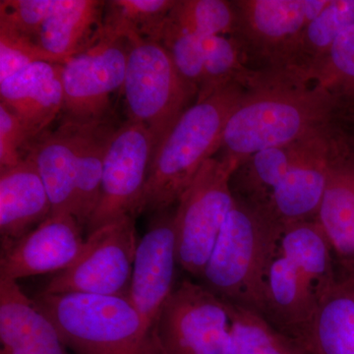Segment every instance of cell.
Returning <instances> with one entry per match:
<instances>
[{
    "label": "cell",
    "mask_w": 354,
    "mask_h": 354,
    "mask_svg": "<svg viewBox=\"0 0 354 354\" xmlns=\"http://www.w3.org/2000/svg\"><path fill=\"white\" fill-rule=\"evenodd\" d=\"M164 354H232L227 305L202 283L176 286L155 324Z\"/></svg>",
    "instance_id": "9c48e42d"
},
{
    "label": "cell",
    "mask_w": 354,
    "mask_h": 354,
    "mask_svg": "<svg viewBox=\"0 0 354 354\" xmlns=\"http://www.w3.org/2000/svg\"><path fill=\"white\" fill-rule=\"evenodd\" d=\"M32 300L72 354H164L129 298L39 293Z\"/></svg>",
    "instance_id": "277c9868"
},
{
    "label": "cell",
    "mask_w": 354,
    "mask_h": 354,
    "mask_svg": "<svg viewBox=\"0 0 354 354\" xmlns=\"http://www.w3.org/2000/svg\"><path fill=\"white\" fill-rule=\"evenodd\" d=\"M316 299L297 344L309 354H354V270L335 266L332 278L317 286Z\"/></svg>",
    "instance_id": "2e32d148"
},
{
    "label": "cell",
    "mask_w": 354,
    "mask_h": 354,
    "mask_svg": "<svg viewBox=\"0 0 354 354\" xmlns=\"http://www.w3.org/2000/svg\"><path fill=\"white\" fill-rule=\"evenodd\" d=\"M260 78V72L244 64L232 37L213 36L204 39V69L197 100L206 99L230 84H239L249 90Z\"/></svg>",
    "instance_id": "f1b7e54d"
},
{
    "label": "cell",
    "mask_w": 354,
    "mask_h": 354,
    "mask_svg": "<svg viewBox=\"0 0 354 354\" xmlns=\"http://www.w3.org/2000/svg\"><path fill=\"white\" fill-rule=\"evenodd\" d=\"M88 122L60 120L57 129L46 130L25 148L48 191L51 214L76 215L77 160Z\"/></svg>",
    "instance_id": "e0dca14e"
},
{
    "label": "cell",
    "mask_w": 354,
    "mask_h": 354,
    "mask_svg": "<svg viewBox=\"0 0 354 354\" xmlns=\"http://www.w3.org/2000/svg\"><path fill=\"white\" fill-rule=\"evenodd\" d=\"M353 122H354V115L353 116Z\"/></svg>",
    "instance_id": "d590c367"
},
{
    "label": "cell",
    "mask_w": 354,
    "mask_h": 354,
    "mask_svg": "<svg viewBox=\"0 0 354 354\" xmlns=\"http://www.w3.org/2000/svg\"><path fill=\"white\" fill-rule=\"evenodd\" d=\"M204 39L169 16L158 37V41L167 50L179 75L197 95L204 69Z\"/></svg>",
    "instance_id": "1f68e13d"
},
{
    "label": "cell",
    "mask_w": 354,
    "mask_h": 354,
    "mask_svg": "<svg viewBox=\"0 0 354 354\" xmlns=\"http://www.w3.org/2000/svg\"><path fill=\"white\" fill-rule=\"evenodd\" d=\"M176 0H111L106 2L102 37L111 39H153L160 31Z\"/></svg>",
    "instance_id": "4316f807"
},
{
    "label": "cell",
    "mask_w": 354,
    "mask_h": 354,
    "mask_svg": "<svg viewBox=\"0 0 354 354\" xmlns=\"http://www.w3.org/2000/svg\"><path fill=\"white\" fill-rule=\"evenodd\" d=\"M62 65L36 62L0 81V104L19 120L28 143L46 131L62 113Z\"/></svg>",
    "instance_id": "9a60e30c"
},
{
    "label": "cell",
    "mask_w": 354,
    "mask_h": 354,
    "mask_svg": "<svg viewBox=\"0 0 354 354\" xmlns=\"http://www.w3.org/2000/svg\"><path fill=\"white\" fill-rule=\"evenodd\" d=\"M316 302L315 288L290 261L278 253L268 274L261 315L297 342L311 322Z\"/></svg>",
    "instance_id": "7402d4cb"
},
{
    "label": "cell",
    "mask_w": 354,
    "mask_h": 354,
    "mask_svg": "<svg viewBox=\"0 0 354 354\" xmlns=\"http://www.w3.org/2000/svg\"><path fill=\"white\" fill-rule=\"evenodd\" d=\"M279 253L290 261L315 290L334 274V250L316 220L286 227L279 242Z\"/></svg>",
    "instance_id": "484cf974"
},
{
    "label": "cell",
    "mask_w": 354,
    "mask_h": 354,
    "mask_svg": "<svg viewBox=\"0 0 354 354\" xmlns=\"http://www.w3.org/2000/svg\"><path fill=\"white\" fill-rule=\"evenodd\" d=\"M169 17L204 39L230 36L235 22L234 4L225 0H176Z\"/></svg>",
    "instance_id": "4dcf8cb0"
},
{
    "label": "cell",
    "mask_w": 354,
    "mask_h": 354,
    "mask_svg": "<svg viewBox=\"0 0 354 354\" xmlns=\"http://www.w3.org/2000/svg\"><path fill=\"white\" fill-rule=\"evenodd\" d=\"M225 304L230 316L232 354H309L258 312Z\"/></svg>",
    "instance_id": "83f0119b"
},
{
    "label": "cell",
    "mask_w": 354,
    "mask_h": 354,
    "mask_svg": "<svg viewBox=\"0 0 354 354\" xmlns=\"http://www.w3.org/2000/svg\"><path fill=\"white\" fill-rule=\"evenodd\" d=\"M51 215L46 186L31 160L0 169L1 251L39 227Z\"/></svg>",
    "instance_id": "ffe728a7"
},
{
    "label": "cell",
    "mask_w": 354,
    "mask_h": 354,
    "mask_svg": "<svg viewBox=\"0 0 354 354\" xmlns=\"http://www.w3.org/2000/svg\"><path fill=\"white\" fill-rule=\"evenodd\" d=\"M316 221L332 244L335 262L354 270V145L333 165Z\"/></svg>",
    "instance_id": "603a6c76"
},
{
    "label": "cell",
    "mask_w": 354,
    "mask_h": 354,
    "mask_svg": "<svg viewBox=\"0 0 354 354\" xmlns=\"http://www.w3.org/2000/svg\"><path fill=\"white\" fill-rule=\"evenodd\" d=\"M84 230L73 216L51 214L39 227L1 251L0 279L17 281L64 271L85 250Z\"/></svg>",
    "instance_id": "4fadbf2b"
},
{
    "label": "cell",
    "mask_w": 354,
    "mask_h": 354,
    "mask_svg": "<svg viewBox=\"0 0 354 354\" xmlns=\"http://www.w3.org/2000/svg\"><path fill=\"white\" fill-rule=\"evenodd\" d=\"M0 354H72L53 321L9 279H0Z\"/></svg>",
    "instance_id": "d6986e66"
},
{
    "label": "cell",
    "mask_w": 354,
    "mask_h": 354,
    "mask_svg": "<svg viewBox=\"0 0 354 354\" xmlns=\"http://www.w3.org/2000/svg\"><path fill=\"white\" fill-rule=\"evenodd\" d=\"M349 134L346 124H342L330 131L254 153L232 174L234 197L254 204H266L272 190L293 167L329 150Z\"/></svg>",
    "instance_id": "5bb4252c"
},
{
    "label": "cell",
    "mask_w": 354,
    "mask_h": 354,
    "mask_svg": "<svg viewBox=\"0 0 354 354\" xmlns=\"http://www.w3.org/2000/svg\"><path fill=\"white\" fill-rule=\"evenodd\" d=\"M106 1L57 0L44 20L37 44L64 64L101 39Z\"/></svg>",
    "instance_id": "44dd1931"
},
{
    "label": "cell",
    "mask_w": 354,
    "mask_h": 354,
    "mask_svg": "<svg viewBox=\"0 0 354 354\" xmlns=\"http://www.w3.org/2000/svg\"><path fill=\"white\" fill-rule=\"evenodd\" d=\"M128 41L122 87L128 120L149 130L156 153L197 93L179 75L160 41L142 39Z\"/></svg>",
    "instance_id": "5b68a950"
},
{
    "label": "cell",
    "mask_w": 354,
    "mask_h": 354,
    "mask_svg": "<svg viewBox=\"0 0 354 354\" xmlns=\"http://www.w3.org/2000/svg\"><path fill=\"white\" fill-rule=\"evenodd\" d=\"M246 91L230 84L184 111L156 151L136 216L164 213L178 203L203 165L220 151L227 121Z\"/></svg>",
    "instance_id": "7a4b0ae2"
},
{
    "label": "cell",
    "mask_w": 354,
    "mask_h": 354,
    "mask_svg": "<svg viewBox=\"0 0 354 354\" xmlns=\"http://www.w3.org/2000/svg\"><path fill=\"white\" fill-rule=\"evenodd\" d=\"M235 169L218 157L207 160L177 203L176 254L179 267L201 278L223 223L234 204Z\"/></svg>",
    "instance_id": "8992f818"
},
{
    "label": "cell",
    "mask_w": 354,
    "mask_h": 354,
    "mask_svg": "<svg viewBox=\"0 0 354 354\" xmlns=\"http://www.w3.org/2000/svg\"><path fill=\"white\" fill-rule=\"evenodd\" d=\"M129 41L101 39L62 65V120L91 122L111 115V95L123 87Z\"/></svg>",
    "instance_id": "8fae6325"
},
{
    "label": "cell",
    "mask_w": 354,
    "mask_h": 354,
    "mask_svg": "<svg viewBox=\"0 0 354 354\" xmlns=\"http://www.w3.org/2000/svg\"><path fill=\"white\" fill-rule=\"evenodd\" d=\"M153 153L152 135L144 125L127 120L118 128L104 158L101 197L87 235L123 216L137 218Z\"/></svg>",
    "instance_id": "30bf717a"
},
{
    "label": "cell",
    "mask_w": 354,
    "mask_h": 354,
    "mask_svg": "<svg viewBox=\"0 0 354 354\" xmlns=\"http://www.w3.org/2000/svg\"><path fill=\"white\" fill-rule=\"evenodd\" d=\"M283 232L264 205L234 197L202 285L223 301L262 313L268 274Z\"/></svg>",
    "instance_id": "3957f363"
},
{
    "label": "cell",
    "mask_w": 354,
    "mask_h": 354,
    "mask_svg": "<svg viewBox=\"0 0 354 354\" xmlns=\"http://www.w3.org/2000/svg\"><path fill=\"white\" fill-rule=\"evenodd\" d=\"M330 0H236L230 35L247 67L274 74L310 21Z\"/></svg>",
    "instance_id": "ba28073f"
},
{
    "label": "cell",
    "mask_w": 354,
    "mask_h": 354,
    "mask_svg": "<svg viewBox=\"0 0 354 354\" xmlns=\"http://www.w3.org/2000/svg\"><path fill=\"white\" fill-rule=\"evenodd\" d=\"M55 4L57 0H1L0 32L37 44L39 30Z\"/></svg>",
    "instance_id": "d6a6232c"
},
{
    "label": "cell",
    "mask_w": 354,
    "mask_h": 354,
    "mask_svg": "<svg viewBox=\"0 0 354 354\" xmlns=\"http://www.w3.org/2000/svg\"><path fill=\"white\" fill-rule=\"evenodd\" d=\"M138 243L134 216L97 228L86 236L85 250L78 260L55 272L41 293L129 298Z\"/></svg>",
    "instance_id": "52a82bcc"
},
{
    "label": "cell",
    "mask_w": 354,
    "mask_h": 354,
    "mask_svg": "<svg viewBox=\"0 0 354 354\" xmlns=\"http://www.w3.org/2000/svg\"><path fill=\"white\" fill-rule=\"evenodd\" d=\"M348 113L325 88L261 73L230 116L218 153L236 171L254 153L330 131Z\"/></svg>",
    "instance_id": "6da1fadb"
},
{
    "label": "cell",
    "mask_w": 354,
    "mask_h": 354,
    "mask_svg": "<svg viewBox=\"0 0 354 354\" xmlns=\"http://www.w3.org/2000/svg\"><path fill=\"white\" fill-rule=\"evenodd\" d=\"M41 62L64 64L60 58L46 53L34 41L0 32V81Z\"/></svg>",
    "instance_id": "836d02e7"
},
{
    "label": "cell",
    "mask_w": 354,
    "mask_h": 354,
    "mask_svg": "<svg viewBox=\"0 0 354 354\" xmlns=\"http://www.w3.org/2000/svg\"><path fill=\"white\" fill-rule=\"evenodd\" d=\"M176 211L153 216L135 255L130 301L149 327L155 329L160 310L176 288Z\"/></svg>",
    "instance_id": "7c38bea8"
},
{
    "label": "cell",
    "mask_w": 354,
    "mask_h": 354,
    "mask_svg": "<svg viewBox=\"0 0 354 354\" xmlns=\"http://www.w3.org/2000/svg\"><path fill=\"white\" fill-rule=\"evenodd\" d=\"M354 145L353 134L339 143L293 167L272 190L264 206L283 228L316 220L333 165Z\"/></svg>",
    "instance_id": "ac0fdd59"
},
{
    "label": "cell",
    "mask_w": 354,
    "mask_h": 354,
    "mask_svg": "<svg viewBox=\"0 0 354 354\" xmlns=\"http://www.w3.org/2000/svg\"><path fill=\"white\" fill-rule=\"evenodd\" d=\"M306 83L334 95L351 118L354 115V25L342 32L330 50L312 68Z\"/></svg>",
    "instance_id": "f546056e"
},
{
    "label": "cell",
    "mask_w": 354,
    "mask_h": 354,
    "mask_svg": "<svg viewBox=\"0 0 354 354\" xmlns=\"http://www.w3.org/2000/svg\"><path fill=\"white\" fill-rule=\"evenodd\" d=\"M113 116L91 121L84 130L76 174V221L84 232L100 201L104 158L114 133Z\"/></svg>",
    "instance_id": "d4e9b609"
},
{
    "label": "cell",
    "mask_w": 354,
    "mask_h": 354,
    "mask_svg": "<svg viewBox=\"0 0 354 354\" xmlns=\"http://www.w3.org/2000/svg\"><path fill=\"white\" fill-rule=\"evenodd\" d=\"M28 144L19 120L0 104V169L15 167L24 160Z\"/></svg>",
    "instance_id": "e575fe53"
},
{
    "label": "cell",
    "mask_w": 354,
    "mask_h": 354,
    "mask_svg": "<svg viewBox=\"0 0 354 354\" xmlns=\"http://www.w3.org/2000/svg\"><path fill=\"white\" fill-rule=\"evenodd\" d=\"M354 25V0H330L329 4L305 26L276 73L295 82L306 83L312 68L330 50L337 38Z\"/></svg>",
    "instance_id": "cb8c5ba5"
}]
</instances>
